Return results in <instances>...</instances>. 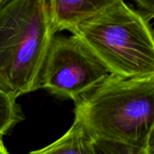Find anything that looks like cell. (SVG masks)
I'll return each instance as SVG.
<instances>
[{
	"instance_id": "4",
	"label": "cell",
	"mask_w": 154,
	"mask_h": 154,
	"mask_svg": "<svg viewBox=\"0 0 154 154\" xmlns=\"http://www.w3.org/2000/svg\"><path fill=\"white\" fill-rule=\"evenodd\" d=\"M111 75L78 37H54L42 67L41 88L77 102Z\"/></svg>"
},
{
	"instance_id": "3",
	"label": "cell",
	"mask_w": 154,
	"mask_h": 154,
	"mask_svg": "<svg viewBox=\"0 0 154 154\" xmlns=\"http://www.w3.org/2000/svg\"><path fill=\"white\" fill-rule=\"evenodd\" d=\"M113 74L154 76L153 33L149 22L122 0H110L72 32Z\"/></svg>"
},
{
	"instance_id": "10",
	"label": "cell",
	"mask_w": 154,
	"mask_h": 154,
	"mask_svg": "<svg viewBox=\"0 0 154 154\" xmlns=\"http://www.w3.org/2000/svg\"><path fill=\"white\" fill-rule=\"evenodd\" d=\"M2 1H3V0H0V4H1V2H2Z\"/></svg>"
},
{
	"instance_id": "7",
	"label": "cell",
	"mask_w": 154,
	"mask_h": 154,
	"mask_svg": "<svg viewBox=\"0 0 154 154\" xmlns=\"http://www.w3.org/2000/svg\"><path fill=\"white\" fill-rule=\"evenodd\" d=\"M24 119L16 99L0 88V138Z\"/></svg>"
},
{
	"instance_id": "5",
	"label": "cell",
	"mask_w": 154,
	"mask_h": 154,
	"mask_svg": "<svg viewBox=\"0 0 154 154\" xmlns=\"http://www.w3.org/2000/svg\"><path fill=\"white\" fill-rule=\"evenodd\" d=\"M110 0H51L48 11L55 32L73 31L84 22L96 15L108 5Z\"/></svg>"
},
{
	"instance_id": "6",
	"label": "cell",
	"mask_w": 154,
	"mask_h": 154,
	"mask_svg": "<svg viewBox=\"0 0 154 154\" xmlns=\"http://www.w3.org/2000/svg\"><path fill=\"white\" fill-rule=\"evenodd\" d=\"M29 154H95L94 141L83 125L74 120L72 126L60 139Z\"/></svg>"
},
{
	"instance_id": "2",
	"label": "cell",
	"mask_w": 154,
	"mask_h": 154,
	"mask_svg": "<svg viewBox=\"0 0 154 154\" xmlns=\"http://www.w3.org/2000/svg\"><path fill=\"white\" fill-rule=\"evenodd\" d=\"M56 32L45 0L0 4V88L17 99L41 88L42 67Z\"/></svg>"
},
{
	"instance_id": "9",
	"label": "cell",
	"mask_w": 154,
	"mask_h": 154,
	"mask_svg": "<svg viewBox=\"0 0 154 154\" xmlns=\"http://www.w3.org/2000/svg\"><path fill=\"white\" fill-rule=\"evenodd\" d=\"M0 154H10L8 152V151L6 150L5 146L4 145L2 138H0Z\"/></svg>"
},
{
	"instance_id": "1",
	"label": "cell",
	"mask_w": 154,
	"mask_h": 154,
	"mask_svg": "<svg viewBox=\"0 0 154 154\" xmlns=\"http://www.w3.org/2000/svg\"><path fill=\"white\" fill-rule=\"evenodd\" d=\"M75 120L93 141L153 148L154 76L112 74L75 102Z\"/></svg>"
},
{
	"instance_id": "8",
	"label": "cell",
	"mask_w": 154,
	"mask_h": 154,
	"mask_svg": "<svg viewBox=\"0 0 154 154\" xmlns=\"http://www.w3.org/2000/svg\"><path fill=\"white\" fill-rule=\"evenodd\" d=\"M153 148H142L103 140L94 141L95 154H153Z\"/></svg>"
}]
</instances>
